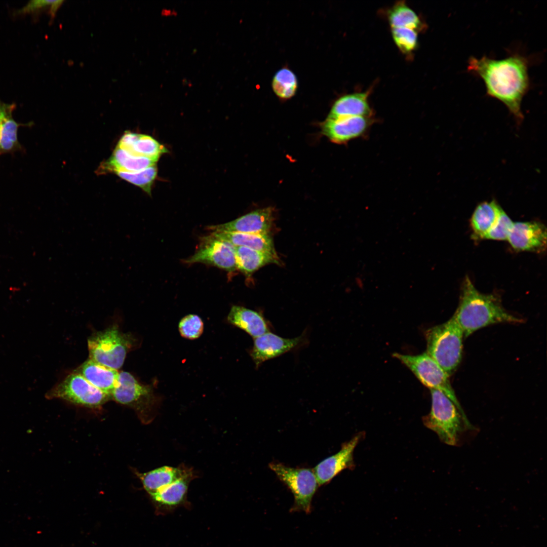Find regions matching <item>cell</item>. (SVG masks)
I'll return each instance as SVG.
<instances>
[{"label":"cell","instance_id":"obj_1","mask_svg":"<svg viewBox=\"0 0 547 547\" xmlns=\"http://www.w3.org/2000/svg\"><path fill=\"white\" fill-rule=\"evenodd\" d=\"M530 59L518 52L502 59L471 57L467 69L484 82L487 94L503 103L519 123L523 115L521 103L529 90Z\"/></svg>","mask_w":547,"mask_h":547},{"label":"cell","instance_id":"obj_2","mask_svg":"<svg viewBox=\"0 0 547 547\" xmlns=\"http://www.w3.org/2000/svg\"><path fill=\"white\" fill-rule=\"evenodd\" d=\"M452 317L465 337L489 325L523 322L504 308L497 296L480 292L468 277L462 284L459 305Z\"/></svg>","mask_w":547,"mask_h":547},{"label":"cell","instance_id":"obj_3","mask_svg":"<svg viewBox=\"0 0 547 547\" xmlns=\"http://www.w3.org/2000/svg\"><path fill=\"white\" fill-rule=\"evenodd\" d=\"M426 353L449 375L459 365L462 355L463 333L453 317L428 329Z\"/></svg>","mask_w":547,"mask_h":547},{"label":"cell","instance_id":"obj_4","mask_svg":"<svg viewBox=\"0 0 547 547\" xmlns=\"http://www.w3.org/2000/svg\"><path fill=\"white\" fill-rule=\"evenodd\" d=\"M110 398L134 409L144 424L153 421L162 402V398L155 393L153 385L141 383L125 371L119 372L118 384Z\"/></svg>","mask_w":547,"mask_h":547},{"label":"cell","instance_id":"obj_5","mask_svg":"<svg viewBox=\"0 0 547 547\" xmlns=\"http://www.w3.org/2000/svg\"><path fill=\"white\" fill-rule=\"evenodd\" d=\"M429 390L431 409L427 415L422 418L423 423L436 433L442 442L455 446L463 427H466L462 415L445 395L438 390Z\"/></svg>","mask_w":547,"mask_h":547},{"label":"cell","instance_id":"obj_6","mask_svg":"<svg viewBox=\"0 0 547 547\" xmlns=\"http://www.w3.org/2000/svg\"><path fill=\"white\" fill-rule=\"evenodd\" d=\"M393 357L407 366L424 385L438 390L449 398L461 413L466 427L474 429L456 398L449 375L426 353L417 355L394 353Z\"/></svg>","mask_w":547,"mask_h":547},{"label":"cell","instance_id":"obj_7","mask_svg":"<svg viewBox=\"0 0 547 547\" xmlns=\"http://www.w3.org/2000/svg\"><path fill=\"white\" fill-rule=\"evenodd\" d=\"M134 340L114 326L97 332L88 340L89 359L118 370L123 366Z\"/></svg>","mask_w":547,"mask_h":547},{"label":"cell","instance_id":"obj_8","mask_svg":"<svg viewBox=\"0 0 547 547\" xmlns=\"http://www.w3.org/2000/svg\"><path fill=\"white\" fill-rule=\"evenodd\" d=\"M269 467L293 494L294 503L291 511L310 513L313 496L319 486L314 470L291 467L277 462L269 463Z\"/></svg>","mask_w":547,"mask_h":547},{"label":"cell","instance_id":"obj_9","mask_svg":"<svg viewBox=\"0 0 547 547\" xmlns=\"http://www.w3.org/2000/svg\"><path fill=\"white\" fill-rule=\"evenodd\" d=\"M48 399H60L89 408H98L111 399L79 373L74 372L55 385L46 394Z\"/></svg>","mask_w":547,"mask_h":547},{"label":"cell","instance_id":"obj_10","mask_svg":"<svg viewBox=\"0 0 547 547\" xmlns=\"http://www.w3.org/2000/svg\"><path fill=\"white\" fill-rule=\"evenodd\" d=\"M197 252L184 260L187 264L202 263L212 265L229 272L237 269L235 247L228 242L211 236L202 239Z\"/></svg>","mask_w":547,"mask_h":547},{"label":"cell","instance_id":"obj_11","mask_svg":"<svg viewBox=\"0 0 547 547\" xmlns=\"http://www.w3.org/2000/svg\"><path fill=\"white\" fill-rule=\"evenodd\" d=\"M305 340L304 333L297 337L286 338L268 332L254 338L249 354L258 368L266 361L300 347Z\"/></svg>","mask_w":547,"mask_h":547},{"label":"cell","instance_id":"obj_12","mask_svg":"<svg viewBox=\"0 0 547 547\" xmlns=\"http://www.w3.org/2000/svg\"><path fill=\"white\" fill-rule=\"evenodd\" d=\"M361 432L349 441L344 443L340 450L319 462L313 469L319 486L329 483L343 470H352L355 467L354 452L355 448L365 436Z\"/></svg>","mask_w":547,"mask_h":547},{"label":"cell","instance_id":"obj_13","mask_svg":"<svg viewBox=\"0 0 547 547\" xmlns=\"http://www.w3.org/2000/svg\"><path fill=\"white\" fill-rule=\"evenodd\" d=\"M373 117L351 116L326 119L321 126L322 133L332 142L344 144L364 137L374 122Z\"/></svg>","mask_w":547,"mask_h":547},{"label":"cell","instance_id":"obj_14","mask_svg":"<svg viewBox=\"0 0 547 547\" xmlns=\"http://www.w3.org/2000/svg\"><path fill=\"white\" fill-rule=\"evenodd\" d=\"M274 220V210L269 207L258 209L230 222L208 226L212 232L269 233Z\"/></svg>","mask_w":547,"mask_h":547},{"label":"cell","instance_id":"obj_15","mask_svg":"<svg viewBox=\"0 0 547 547\" xmlns=\"http://www.w3.org/2000/svg\"><path fill=\"white\" fill-rule=\"evenodd\" d=\"M198 477V474L194 471L149 494L158 513L165 514L187 504L188 502L187 495L189 484Z\"/></svg>","mask_w":547,"mask_h":547},{"label":"cell","instance_id":"obj_16","mask_svg":"<svg viewBox=\"0 0 547 547\" xmlns=\"http://www.w3.org/2000/svg\"><path fill=\"white\" fill-rule=\"evenodd\" d=\"M507 240L518 251H542L546 247V229L538 222H515Z\"/></svg>","mask_w":547,"mask_h":547},{"label":"cell","instance_id":"obj_17","mask_svg":"<svg viewBox=\"0 0 547 547\" xmlns=\"http://www.w3.org/2000/svg\"><path fill=\"white\" fill-rule=\"evenodd\" d=\"M117 146L130 154L158 161L168 152L167 148L148 135L126 131L122 136Z\"/></svg>","mask_w":547,"mask_h":547},{"label":"cell","instance_id":"obj_18","mask_svg":"<svg viewBox=\"0 0 547 547\" xmlns=\"http://www.w3.org/2000/svg\"><path fill=\"white\" fill-rule=\"evenodd\" d=\"M230 324L252 337H258L270 332L271 325L263 314L240 305H233L227 317Z\"/></svg>","mask_w":547,"mask_h":547},{"label":"cell","instance_id":"obj_19","mask_svg":"<svg viewBox=\"0 0 547 547\" xmlns=\"http://www.w3.org/2000/svg\"><path fill=\"white\" fill-rule=\"evenodd\" d=\"M368 92L354 93L343 95L334 103L327 119L344 117H373L368 100Z\"/></svg>","mask_w":547,"mask_h":547},{"label":"cell","instance_id":"obj_20","mask_svg":"<svg viewBox=\"0 0 547 547\" xmlns=\"http://www.w3.org/2000/svg\"><path fill=\"white\" fill-rule=\"evenodd\" d=\"M194 471L181 463L177 467L164 466L144 473L136 472V474L149 494Z\"/></svg>","mask_w":547,"mask_h":547},{"label":"cell","instance_id":"obj_21","mask_svg":"<svg viewBox=\"0 0 547 547\" xmlns=\"http://www.w3.org/2000/svg\"><path fill=\"white\" fill-rule=\"evenodd\" d=\"M93 386L110 396L118 384L119 372L88 359L75 371Z\"/></svg>","mask_w":547,"mask_h":547},{"label":"cell","instance_id":"obj_22","mask_svg":"<svg viewBox=\"0 0 547 547\" xmlns=\"http://www.w3.org/2000/svg\"><path fill=\"white\" fill-rule=\"evenodd\" d=\"M15 103L0 101V154L21 150L22 146L18 139V130L24 124L17 123L13 117Z\"/></svg>","mask_w":547,"mask_h":547},{"label":"cell","instance_id":"obj_23","mask_svg":"<svg viewBox=\"0 0 547 547\" xmlns=\"http://www.w3.org/2000/svg\"><path fill=\"white\" fill-rule=\"evenodd\" d=\"M212 237L226 242L234 246H243L263 253L278 255L273 240L269 233H247L233 232H212Z\"/></svg>","mask_w":547,"mask_h":547},{"label":"cell","instance_id":"obj_24","mask_svg":"<svg viewBox=\"0 0 547 547\" xmlns=\"http://www.w3.org/2000/svg\"><path fill=\"white\" fill-rule=\"evenodd\" d=\"M158 161L148 158L133 155L116 146L110 158L102 163L99 171L104 173H112L116 170L137 172L157 165Z\"/></svg>","mask_w":547,"mask_h":547},{"label":"cell","instance_id":"obj_25","mask_svg":"<svg viewBox=\"0 0 547 547\" xmlns=\"http://www.w3.org/2000/svg\"><path fill=\"white\" fill-rule=\"evenodd\" d=\"M501 210V207L495 200L481 203L476 207L471 218L475 239H484L495 223Z\"/></svg>","mask_w":547,"mask_h":547},{"label":"cell","instance_id":"obj_26","mask_svg":"<svg viewBox=\"0 0 547 547\" xmlns=\"http://www.w3.org/2000/svg\"><path fill=\"white\" fill-rule=\"evenodd\" d=\"M235 247V256L237 269L247 276L269 263L279 264L278 255L263 253L243 247Z\"/></svg>","mask_w":547,"mask_h":547},{"label":"cell","instance_id":"obj_27","mask_svg":"<svg viewBox=\"0 0 547 547\" xmlns=\"http://www.w3.org/2000/svg\"><path fill=\"white\" fill-rule=\"evenodd\" d=\"M387 17L392 28H408L417 31L422 29L424 26L417 14L401 2L389 10Z\"/></svg>","mask_w":547,"mask_h":547},{"label":"cell","instance_id":"obj_28","mask_svg":"<svg viewBox=\"0 0 547 547\" xmlns=\"http://www.w3.org/2000/svg\"><path fill=\"white\" fill-rule=\"evenodd\" d=\"M121 179L135 185L151 196V189L157 177V165L137 172L116 170L112 172Z\"/></svg>","mask_w":547,"mask_h":547},{"label":"cell","instance_id":"obj_29","mask_svg":"<svg viewBox=\"0 0 547 547\" xmlns=\"http://www.w3.org/2000/svg\"><path fill=\"white\" fill-rule=\"evenodd\" d=\"M275 94L282 99L293 97L297 88V80L295 74L290 69L282 68L275 74L272 82Z\"/></svg>","mask_w":547,"mask_h":547},{"label":"cell","instance_id":"obj_30","mask_svg":"<svg viewBox=\"0 0 547 547\" xmlns=\"http://www.w3.org/2000/svg\"><path fill=\"white\" fill-rule=\"evenodd\" d=\"M392 34L394 41L399 50L404 54L412 53L418 45L417 31L408 28H392Z\"/></svg>","mask_w":547,"mask_h":547},{"label":"cell","instance_id":"obj_31","mask_svg":"<svg viewBox=\"0 0 547 547\" xmlns=\"http://www.w3.org/2000/svg\"><path fill=\"white\" fill-rule=\"evenodd\" d=\"M178 330L182 337L190 340L196 339L202 334L204 323L199 316L189 314L180 321Z\"/></svg>","mask_w":547,"mask_h":547},{"label":"cell","instance_id":"obj_32","mask_svg":"<svg viewBox=\"0 0 547 547\" xmlns=\"http://www.w3.org/2000/svg\"><path fill=\"white\" fill-rule=\"evenodd\" d=\"M514 223L506 213L502 210L495 223L484 239L494 240H507Z\"/></svg>","mask_w":547,"mask_h":547},{"label":"cell","instance_id":"obj_33","mask_svg":"<svg viewBox=\"0 0 547 547\" xmlns=\"http://www.w3.org/2000/svg\"><path fill=\"white\" fill-rule=\"evenodd\" d=\"M54 1L32 0L25 6L17 11L19 14L33 13L38 12L43 8L51 6Z\"/></svg>","mask_w":547,"mask_h":547},{"label":"cell","instance_id":"obj_34","mask_svg":"<svg viewBox=\"0 0 547 547\" xmlns=\"http://www.w3.org/2000/svg\"><path fill=\"white\" fill-rule=\"evenodd\" d=\"M63 2V1H54L50 6L49 12L52 18L55 17L57 11Z\"/></svg>","mask_w":547,"mask_h":547}]
</instances>
